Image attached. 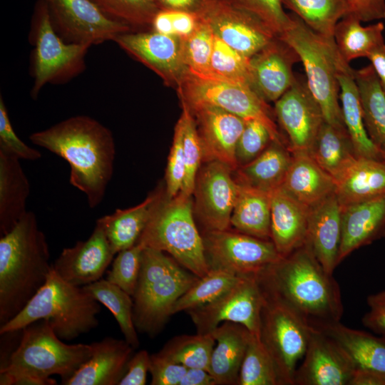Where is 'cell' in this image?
I'll use <instances>...</instances> for the list:
<instances>
[{
  "mask_svg": "<svg viewBox=\"0 0 385 385\" xmlns=\"http://www.w3.org/2000/svg\"><path fill=\"white\" fill-rule=\"evenodd\" d=\"M214 38L215 34L210 25L200 17L195 31L182 38L183 61L188 72L201 78H211L210 62Z\"/></svg>",
  "mask_w": 385,
  "mask_h": 385,
  "instance_id": "44",
  "label": "cell"
},
{
  "mask_svg": "<svg viewBox=\"0 0 385 385\" xmlns=\"http://www.w3.org/2000/svg\"><path fill=\"white\" fill-rule=\"evenodd\" d=\"M215 340L209 372L217 385H237L241 365L252 333L242 324L225 322L212 332Z\"/></svg>",
  "mask_w": 385,
  "mask_h": 385,
  "instance_id": "27",
  "label": "cell"
},
{
  "mask_svg": "<svg viewBox=\"0 0 385 385\" xmlns=\"http://www.w3.org/2000/svg\"><path fill=\"white\" fill-rule=\"evenodd\" d=\"M183 133V123L179 118L175 127L173 143L165 170V193L168 199H172L180 193L185 178V165Z\"/></svg>",
  "mask_w": 385,
  "mask_h": 385,
  "instance_id": "52",
  "label": "cell"
},
{
  "mask_svg": "<svg viewBox=\"0 0 385 385\" xmlns=\"http://www.w3.org/2000/svg\"><path fill=\"white\" fill-rule=\"evenodd\" d=\"M164 192L158 187L140 204L127 209H117L113 213L97 220L115 255L136 244Z\"/></svg>",
  "mask_w": 385,
  "mask_h": 385,
  "instance_id": "30",
  "label": "cell"
},
{
  "mask_svg": "<svg viewBox=\"0 0 385 385\" xmlns=\"http://www.w3.org/2000/svg\"><path fill=\"white\" fill-rule=\"evenodd\" d=\"M29 180L20 159L0 148V234L10 232L27 213Z\"/></svg>",
  "mask_w": 385,
  "mask_h": 385,
  "instance_id": "29",
  "label": "cell"
},
{
  "mask_svg": "<svg viewBox=\"0 0 385 385\" xmlns=\"http://www.w3.org/2000/svg\"><path fill=\"white\" fill-rule=\"evenodd\" d=\"M337 76L344 123L356 156L382 160V151L372 143L365 128L354 70L344 63Z\"/></svg>",
  "mask_w": 385,
  "mask_h": 385,
  "instance_id": "32",
  "label": "cell"
},
{
  "mask_svg": "<svg viewBox=\"0 0 385 385\" xmlns=\"http://www.w3.org/2000/svg\"><path fill=\"white\" fill-rule=\"evenodd\" d=\"M262 304L255 277H245L215 300L186 312L198 334L211 333L222 322H231L259 337Z\"/></svg>",
  "mask_w": 385,
  "mask_h": 385,
  "instance_id": "14",
  "label": "cell"
},
{
  "mask_svg": "<svg viewBox=\"0 0 385 385\" xmlns=\"http://www.w3.org/2000/svg\"><path fill=\"white\" fill-rule=\"evenodd\" d=\"M308 153L334 180L358 158L346 128L325 120Z\"/></svg>",
  "mask_w": 385,
  "mask_h": 385,
  "instance_id": "36",
  "label": "cell"
},
{
  "mask_svg": "<svg viewBox=\"0 0 385 385\" xmlns=\"http://www.w3.org/2000/svg\"><path fill=\"white\" fill-rule=\"evenodd\" d=\"M215 340L211 333L177 336L158 351L163 356L187 368H200L209 371Z\"/></svg>",
  "mask_w": 385,
  "mask_h": 385,
  "instance_id": "41",
  "label": "cell"
},
{
  "mask_svg": "<svg viewBox=\"0 0 385 385\" xmlns=\"http://www.w3.org/2000/svg\"><path fill=\"white\" fill-rule=\"evenodd\" d=\"M355 370L351 357L334 339L313 329L294 385H349Z\"/></svg>",
  "mask_w": 385,
  "mask_h": 385,
  "instance_id": "19",
  "label": "cell"
},
{
  "mask_svg": "<svg viewBox=\"0 0 385 385\" xmlns=\"http://www.w3.org/2000/svg\"><path fill=\"white\" fill-rule=\"evenodd\" d=\"M101 310L100 302L82 287L66 282L51 268L45 284L25 307L0 326V334L44 319L61 339L71 341L98 326Z\"/></svg>",
  "mask_w": 385,
  "mask_h": 385,
  "instance_id": "5",
  "label": "cell"
},
{
  "mask_svg": "<svg viewBox=\"0 0 385 385\" xmlns=\"http://www.w3.org/2000/svg\"><path fill=\"white\" fill-rule=\"evenodd\" d=\"M50 252L36 215L28 211L0 239V326L16 316L45 284Z\"/></svg>",
  "mask_w": 385,
  "mask_h": 385,
  "instance_id": "3",
  "label": "cell"
},
{
  "mask_svg": "<svg viewBox=\"0 0 385 385\" xmlns=\"http://www.w3.org/2000/svg\"><path fill=\"white\" fill-rule=\"evenodd\" d=\"M144 247L139 243L120 251L116 255L106 279L118 286L130 296L135 290L140 273L141 255Z\"/></svg>",
  "mask_w": 385,
  "mask_h": 385,
  "instance_id": "48",
  "label": "cell"
},
{
  "mask_svg": "<svg viewBox=\"0 0 385 385\" xmlns=\"http://www.w3.org/2000/svg\"><path fill=\"white\" fill-rule=\"evenodd\" d=\"M382 21L367 26L351 14H347L337 24L334 38L339 53L346 63L366 57L377 46L384 43Z\"/></svg>",
  "mask_w": 385,
  "mask_h": 385,
  "instance_id": "38",
  "label": "cell"
},
{
  "mask_svg": "<svg viewBox=\"0 0 385 385\" xmlns=\"http://www.w3.org/2000/svg\"><path fill=\"white\" fill-rule=\"evenodd\" d=\"M322 331L346 351L356 369L385 375V334L377 337L367 332L347 327L340 322Z\"/></svg>",
  "mask_w": 385,
  "mask_h": 385,
  "instance_id": "34",
  "label": "cell"
},
{
  "mask_svg": "<svg viewBox=\"0 0 385 385\" xmlns=\"http://www.w3.org/2000/svg\"><path fill=\"white\" fill-rule=\"evenodd\" d=\"M150 365V354L146 350H140L130 357L118 385H145Z\"/></svg>",
  "mask_w": 385,
  "mask_h": 385,
  "instance_id": "56",
  "label": "cell"
},
{
  "mask_svg": "<svg viewBox=\"0 0 385 385\" xmlns=\"http://www.w3.org/2000/svg\"><path fill=\"white\" fill-rule=\"evenodd\" d=\"M313 329L285 306L263 297L259 338L273 361L279 385H294Z\"/></svg>",
  "mask_w": 385,
  "mask_h": 385,
  "instance_id": "11",
  "label": "cell"
},
{
  "mask_svg": "<svg viewBox=\"0 0 385 385\" xmlns=\"http://www.w3.org/2000/svg\"><path fill=\"white\" fill-rule=\"evenodd\" d=\"M198 16L215 36L249 58L278 37L257 16L227 0H209Z\"/></svg>",
  "mask_w": 385,
  "mask_h": 385,
  "instance_id": "16",
  "label": "cell"
},
{
  "mask_svg": "<svg viewBox=\"0 0 385 385\" xmlns=\"http://www.w3.org/2000/svg\"><path fill=\"white\" fill-rule=\"evenodd\" d=\"M292 159L282 188L308 207L335 193L334 179L310 156L308 151L292 152Z\"/></svg>",
  "mask_w": 385,
  "mask_h": 385,
  "instance_id": "28",
  "label": "cell"
},
{
  "mask_svg": "<svg viewBox=\"0 0 385 385\" xmlns=\"http://www.w3.org/2000/svg\"><path fill=\"white\" fill-rule=\"evenodd\" d=\"M52 23L66 42L91 46L133 31L91 0H45Z\"/></svg>",
  "mask_w": 385,
  "mask_h": 385,
  "instance_id": "13",
  "label": "cell"
},
{
  "mask_svg": "<svg viewBox=\"0 0 385 385\" xmlns=\"http://www.w3.org/2000/svg\"><path fill=\"white\" fill-rule=\"evenodd\" d=\"M349 385H385V375L361 369H356Z\"/></svg>",
  "mask_w": 385,
  "mask_h": 385,
  "instance_id": "61",
  "label": "cell"
},
{
  "mask_svg": "<svg viewBox=\"0 0 385 385\" xmlns=\"http://www.w3.org/2000/svg\"><path fill=\"white\" fill-rule=\"evenodd\" d=\"M234 6L257 16L278 36L291 23V14H287L282 0H227Z\"/></svg>",
  "mask_w": 385,
  "mask_h": 385,
  "instance_id": "50",
  "label": "cell"
},
{
  "mask_svg": "<svg viewBox=\"0 0 385 385\" xmlns=\"http://www.w3.org/2000/svg\"><path fill=\"white\" fill-rule=\"evenodd\" d=\"M183 123V147L185 165V178L179 194L192 197L197 173L203 160L202 148L194 117L185 103L181 102Z\"/></svg>",
  "mask_w": 385,
  "mask_h": 385,
  "instance_id": "46",
  "label": "cell"
},
{
  "mask_svg": "<svg viewBox=\"0 0 385 385\" xmlns=\"http://www.w3.org/2000/svg\"><path fill=\"white\" fill-rule=\"evenodd\" d=\"M179 385H217V382L204 369L188 368Z\"/></svg>",
  "mask_w": 385,
  "mask_h": 385,
  "instance_id": "59",
  "label": "cell"
},
{
  "mask_svg": "<svg viewBox=\"0 0 385 385\" xmlns=\"http://www.w3.org/2000/svg\"><path fill=\"white\" fill-rule=\"evenodd\" d=\"M209 0H156L159 9L183 11L199 15Z\"/></svg>",
  "mask_w": 385,
  "mask_h": 385,
  "instance_id": "58",
  "label": "cell"
},
{
  "mask_svg": "<svg viewBox=\"0 0 385 385\" xmlns=\"http://www.w3.org/2000/svg\"><path fill=\"white\" fill-rule=\"evenodd\" d=\"M176 88L180 102L210 105L245 120H257L267 127L273 140L287 144L278 130L274 110L251 86L201 78L188 71Z\"/></svg>",
  "mask_w": 385,
  "mask_h": 385,
  "instance_id": "10",
  "label": "cell"
},
{
  "mask_svg": "<svg viewBox=\"0 0 385 385\" xmlns=\"http://www.w3.org/2000/svg\"><path fill=\"white\" fill-rule=\"evenodd\" d=\"M82 287L111 312L126 342L133 349H137L140 342L133 319L132 296L106 279Z\"/></svg>",
  "mask_w": 385,
  "mask_h": 385,
  "instance_id": "39",
  "label": "cell"
},
{
  "mask_svg": "<svg viewBox=\"0 0 385 385\" xmlns=\"http://www.w3.org/2000/svg\"><path fill=\"white\" fill-rule=\"evenodd\" d=\"M342 233V208L334 194L309 207L307 242L329 274L338 264Z\"/></svg>",
  "mask_w": 385,
  "mask_h": 385,
  "instance_id": "24",
  "label": "cell"
},
{
  "mask_svg": "<svg viewBox=\"0 0 385 385\" xmlns=\"http://www.w3.org/2000/svg\"><path fill=\"white\" fill-rule=\"evenodd\" d=\"M385 93V43L374 48L367 56Z\"/></svg>",
  "mask_w": 385,
  "mask_h": 385,
  "instance_id": "60",
  "label": "cell"
},
{
  "mask_svg": "<svg viewBox=\"0 0 385 385\" xmlns=\"http://www.w3.org/2000/svg\"><path fill=\"white\" fill-rule=\"evenodd\" d=\"M369 310L361 322L365 327L377 334H385V289L367 297Z\"/></svg>",
  "mask_w": 385,
  "mask_h": 385,
  "instance_id": "55",
  "label": "cell"
},
{
  "mask_svg": "<svg viewBox=\"0 0 385 385\" xmlns=\"http://www.w3.org/2000/svg\"><path fill=\"white\" fill-rule=\"evenodd\" d=\"M274 111L287 135L289 150L309 151L324 118L305 78L296 77L292 86L274 102Z\"/></svg>",
  "mask_w": 385,
  "mask_h": 385,
  "instance_id": "17",
  "label": "cell"
},
{
  "mask_svg": "<svg viewBox=\"0 0 385 385\" xmlns=\"http://www.w3.org/2000/svg\"><path fill=\"white\" fill-rule=\"evenodd\" d=\"M34 46L31 55L34 84L31 96L36 98L48 83H66L85 68L87 45L66 42L56 31L45 0L35 4L29 32Z\"/></svg>",
  "mask_w": 385,
  "mask_h": 385,
  "instance_id": "9",
  "label": "cell"
},
{
  "mask_svg": "<svg viewBox=\"0 0 385 385\" xmlns=\"http://www.w3.org/2000/svg\"><path fill=\"white\" fill-rule=\"evenodd\" d=\"M110 17L134 28H150L159 10L156 0H91Z\"/></svg>",
  "mask_w": 385,
  "mask_h": 385,
  "instance_id": "47",
  "label": "cell"
},
{
  "mask_svg": "<svg viewBox=\"0 0 385 385\" xmlns=\"http://www.w3.org/2000/svg\"><path fill=\"white\" fill-rule=\"evenodd\" d=\"M30 140L65 160L69 182L83 192L91 208L99 205L113 173L115 145L112 132L88 115H75L31 133Z\"/></svg>",
  "mask_w": 385,
  "mask_h": 385,
  "instance_id": "2",
  "label": "cell"
},
{
  "mask_svg": "<svg viewBox=\"0 0 385 385\" xmlns=\"http://www.w3.org/2000/svg\"><path fill=\"white\" fill-rule=\"evenodd\" d=\"M382 161L385 163V151H382Z\"/></svg>",
  "mask_w": 385,
  "mask_h": 385,
  "instance_id": "62",
  "label": "cell"
},
{
  "mask_svg": "<svg viewBox=\"0 0 385 385\" xmlns=\"http://www.w3.org/2000/svg\"><path fill=\"white\" fill-rule=\"evenodd\" d=\"M354 78L366 133L372 143L385 151V93L371 64L354 70Z\"/></svg>",
  "mask_w": 385,
  "mask_h": 385,
  "instance_id": "37",
  "label": "cell"
},
{
  "mask_svg": "<svg viewBox=\"0 0 385 385\" xmlns=\"http://www.w3.org/2000/svg\"><path fill=\"white\" fill-rule=\"evenodd\" d=\"M113 41L168 86L177 88L188 71L183 61L182 38L152 30L131 31L118 36Z\"/></svg>",
  "mask_w": 385,
  "mask_h": 385,
  "instance_id": "18",
  "label": "cell"
},
{
  "mask_svg": "<svg viewBox=\"0 0 385 385\" xmlns=\"http://www.w3.org/2000/svg\"><path fill=\"white\" fill-rule=\"evenodd\" d=\"M210 270H220L240 277H255L282 256L271 240L257 238L236 230L202 234Z\"/></svg>",
  "mask_w": 385,
  "mask_h": 385,
  "instance_id": "12",
  "label": "cell"
},
{
  "mask_svg": "<svg viewBox=\"0 0 385 385\" xmlns=\"http://www.w3.org/2000/svg\"><path fill=\"white\" fill-rule=\"evenodd\" d=\"M272 141V136L264 124L254 119L245 120V128L239 138L235 151L238 168L255 159Z\"/></svg>",
  "mask_w": 385,
  "mask_h": 385,
  "instance_id": "49",
  "label": "cell"
},
{
  "mask_svg": "<svg viewBox=\"0 0 385 385\" xmlns=\"http://www.w3.org/2000/svg\"><path fill=\"white\" fill-rule=\"evenodd\" d=\"M187 367L157 352L150 354L151 385H179Z\"/></svg>",
  "mask_w": 385,
  "mask_h": 385,
  "instance_id": "54",
  "label": "cell"
},
{
  "mask_svg": "<svg viewBox=\"0 0 385 385\" xmlns=\"http://www.w3.org/2000/svg\"><path fill=\"white\" fill-rule=\"evenodd\" d=\"M136 243L170 254L198 277L210 270L202 235L195 223L192 197L178 194L168 199L164 192Z\"/></svg>",
  "mask_w": 385,
  "mask_h": 385,
  "instance_id": "8",
  "label": "cell"
},
{
  "mask_svg": "<svg viewBox=\"0 0 385 385\" xmlns=\"http://www.w3.org/2000/svg\"><path fill=\"white\" fill-rule=\"evenodd\" d=\"M210 70L212 79L246 84L252 87L250 58L238 52L215 35Z\"/></svg>",
  "mask_w": 385,
  "mask_h": 385,
  "instance_id": "43",
  "label": "cell"
},
{
  "mask_svg": "<svg viewBox=\"0 0 385 385\" xmlns=\"http://www.w3.org/2000/svg\"><path fill=\"white\" fill-rule=\"evenodd\" d=\"M199 279L164 252L144 247L137 286L132 296L137 332L157 335L171 315L177 300Z\"/></svg>",
  "mask_w": 385,
  "mask_h": 385,
  "instance_id": "6",
  "label": "cell"
},
{
  "mask_svg": "<svg viewBox=\"0 0 385 385\" xmlns=\"http://www.w3.org/2000/svg\"><path fill=\"white\" fill-rule=\"evenodd\" d=\"M341 208L338 264L356 249L385 237V195Z\"/></svg>",
  "mask_w": 385,
  "mask_h": 385,
  "instance_id": "23",
  "label": "cell"
},
{
  "mask_svg": "<svg viewBox=\"0 0 385 385\" xmlns=\"http://www.w3.org/2000/svg\"><path fill=\"white\" fill-rule=\"evenodd\" d=\"M282 1L310 29L330 38H334L338 21L349 12L346 0Z\"/></svg>",
  "mask_w": 385,
  "mask_h": 385,
  "instance_id": "40",
  "label": "cell"
},
{
  "mask_svg": "<svg viewBox=\"0 0 385 385\" xmlns=\"http://www.w3.org/2000/svg\"><path fill=\"white\" fill-rule=\"evenodd\" d=\"M232 170L217 161H205L197 175L193 204L194 215L203 232L229 229L239 185Z\"/></svg>",
  "mask_w": 385,
  "mask_h": 385,
  "instance_id": "15",
  "label": "cell"
},
{
  "mask_svg": "<svg viewBox=\"0 0 385 385\" xmlns=\"http://www.w3.org/2000/svg\"><path fill=\"white\" fill-rule=\"evenodd\" d=\"M349 12L361 22L385 19V0H346Z\"/></svg>",
  "mask_w": 385,
  "mask_h": 385,
  "instance_id": "57",
  "label": "cell"
},
{
  "mask_svg": "<svg viewBox=\"0 0 385 385\" xmlns=\"http://www.w3.org/2000/svg\"><path fill=\"white\" fill-rule=\"evenodd\" d=\"M0 148L20 160H37L41 152L24 143L15 133L2 96H0Z\"/></svg>",
  "mask_w": 385,
  "mask_h": 385,
  "instance_id": "53",
  "label": "cell"
},
{
  "mask_svg": "<svg viewBox=\"0 0 385 385\" xmlns=\"http://www.w3.org/2000/svg\"><path fill=\"white\" fill-rule=\"evenodd\" d=\"M237 183L230 226L240 232L271 240V193Z\"/></svg>",
  "mask_w": 385,
  "mask_h": 385,
  "instance_id": "35",
  "label": "cell"
},
{
  "mask_svg": "<svg viewBox=\"0 0 385 385\" xmlns=\"http://www.w3.org/2000/svg\"><path fill=\"white\" fill-rule=\"evenodd\" d=\"M255 279L264 298L285 306L314 329L322 330L342 319L339 284L307 242L265 267Z\"/></svg>",
  "mask_w": 385,
  "mask_h": 385,
  "instance_id": "1",
  "label": "cell"
},
{
  "mask_svg": "<svg viewBox=\"0 0 385 385\" xmlns=\"http://www.w3.org/2000/svg\"><path fill=\"white\" fill-rule=\"evenodd\" d=\"M115 255L102 225L96 221L90 237L64 248L52 268L66 282L83 287L101 279Z\"/></svg>",
  "mask_w": 385,
  "mask_h": 385,
  "instance_id": "21",
  "label": "cell"
},
{
  "mask_svg": "<svg viewBox=\"0 0 385 385\" xmlns=\"http://www.w3.org/2000/svg\"><path fill=\"white\" fill-rule=\"evenodd\" d=\"M188 106L196 123L203 160H217L236 170L238 168L235 158L236 147L245 128V120L210 105Z\"/></svg>",
  "mask_w": 385,
  "mask_h": 385,
  "instance_id": "20",
  "label": "cell"
},
{
  "mask_svg": "<svg viewBox=\"0 0 385 385\" xmlns=\"http://www.w3.org/2000/svg\"><path fill=\"white\" fill-rule=\"evenodd\" d=\"M335 195L341 207L385 195V163L357 158L335 180Z\"/></svg>",
  "mask_w": 385,
  "mask_h": 385,
  "instance_id": "31",
  "label": "cell"
},
{
  "mask_svg": "<svg viewBox=\"0 0 385 385\" xmlns=\"http://www.w3.org/2000/svg\"><path fill=\"white\" fill-rule=\"evenodd\" d=\"M295 50L279 36L250 58L252 85L267 102H275L294 83Z\"/></svg>",
  "mask_w": 385,
  "mask_h": 385,
  "instance_id": "22",
  "label": "cell"
},
{
  "mask_svg": "<svg viewBox=\"0 0 385 385\" xmlns=\"http://www.w3.org/2000/svg\"><path fill=\"white\" fill-rule=\"evenodd\" d=\"M279 37L297 53L304 66L306 81L320 106L324 120L337 127L346 128L339 98L338 72L346 63L340 56L334 38L310 29L297 15Z\"/></svg>",
  "mask_w": 385,
  "mask_h": 385,
  "instance_id": "7",
  "label": "cell"
},
{
  "mask_svg": "<svg viewBox=\"0 0 385 385\" xmlns=\"http://www.w3.org/2000/svg\"><path fill=\"white\" fill-rule=\"evenodd\" d=\"M92 351L91 344L63 342L46 320L34 322L21 329L18 346L1 364L0 384H56L52 375L60 376L65 384Z\"/></svg>",
  "mask_w": 385,
  "mask_h": 385,
  "instance_id": "4",
  "label": "cell"
},
{
  "mask_svg": "<svg viewBox=\"0 0 385 385\" xmlns=\"http://www.w3.org/2000/svg\"><path fill=\"white\" fill-rule=\"evenodd\" d=\"M91 345L90 358L64 385H118L133 348L125 339L110 337Z\"/></svg>",
  "mask_w": 385,
  "mask_h": 385,
  "instance_id": "25",
  "label": "cell"
},
{
  "mask_svg": "<svg viewBox=\"0 0 385 385\" xmlns=\"http://www.w3.org/2000/svg\"><path fill=\"white\" fill-rule=\"evenodd\" d=\"M309 207L282 188L271 193V240L284 257L306 243Z\"/></svg>",
  "mask_w": 385,
  "mask_h": 385,
  "instance_id": "26",
  "label": "cell"
},
{
  "mask_svg": "<svg viewBox=\"0 0 385 385\" xmlns=\"http://www.w3.org/2000/svg\"><path fill=\"white\" fill-rule=\"evenodd\" d=\"M237 385H279L273 361L260 338L251 334Z\"/></svg>",
  "mask_w": 385,
  "mask_h": 385,
  "instance_id": "45",
  "label": "cell"
},
{
  "mask_svg": "<svg viewBox=\"0 0 385 385\" xmlns=\"http://www.w3.org/2000/svg\"><path fill=\"white\" fill-rule=\"evenodd\" d=\"M200 21L198 15L190 12L159 9L150 24V30L184 38L190 36Z\"/></svg>",
  "mask_w": 385,
  "mask_h": 385,
  "instance_id": "51",
  "label": "cell"
},
{
  "mask_svg": "<svg viewBox=\"0 0 385 385\" xmlns=\"http://www.w3.org/2000/svg\"><path fill=\"white\" fill-rule=\"evenodd\" d=\"M242 277L220 270H210L175 302L173 314L208 304L237 284Z\"/></svg>",
  "mask_w": 385,
  "mask_h": 385,
  "instance_id": "42",
  "label": "cell"
},
{
  "mask_svg": "<svg viewBox=\"0 0 385 385\" xmlns=\"http://www.w3.org/2000/svg\"><path fill=\"white\" fill-rule=\"evenodd\" d=\"M292 159V154L287 145L273 140L255 159L236 170L237 181L272 193L282 187Z\"/></svg>",
  "mask_w": 385,
  "mask_h": 385,
  "instance_id": "33",
  "label": "cell"
}]
</instances>
